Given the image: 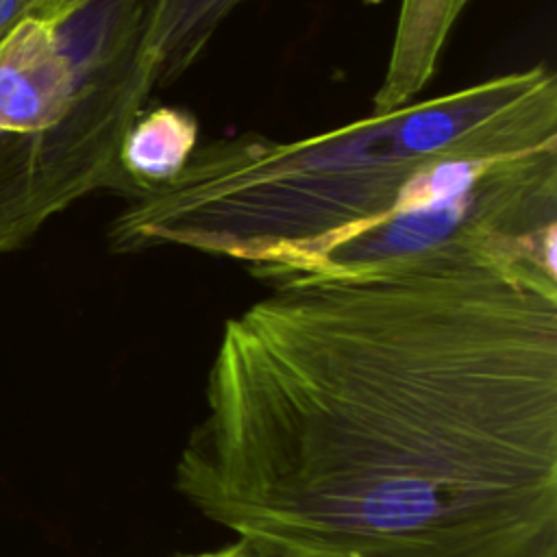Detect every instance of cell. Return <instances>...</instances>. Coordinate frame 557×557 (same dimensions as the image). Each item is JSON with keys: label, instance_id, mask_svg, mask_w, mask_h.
<instances>
[{"label": "cell", "instance_id": "9c48e42d", "mask_svg": "<svg viewBox=\"0 0 557 557\" xmlns=\"http://www.w3.org/2000/svg\"><path fill=\"white\" fill-rule=\"evenodd\" d=\"M81 0H0V41L26 20H57Z\"/></svg>", "mask_w": 557, "mask_h": 557}, {"label": "cell", "instance_id": "3957f363", "mask_svg": "<svg viewBox=\"0 0 557 557\" xmlns=\"http://www.w3.org/2000/svg\"><path fill=\"white\" fill-rule=\"evenodd\" d=\"M420 268H492L557 281V146L498 159L453 194L374 222L272 287Z\"/></svg>", "mask_w": 557, "mask_h": 557}, {"label": "cell", "instance_id": "ba28073f", "mask_svg": "<svg viewBox=\"0 0 557 557\" xmlns=\"http://www.w3.org/2000/svg\"><path fill=\"white\" fill-rule=\"evenodd\" d=\"M198 146L194 113L178 107L141 111L124 135L120 170L128 183V196L154 189L172 181Z\"/></svg>", "mask_w": 557, "mask_h": 557}, {"label": "cell", "instance_id": "277c9868", "mask_svg": "<svg viewBox=\"0 0 557 557\" xmlns=\"http://www.w3.org/2000/svg\"><path fill=\"white\" fill-rule=\"evenodd\" d=\"M98 187L100 168L63 124L41 133L0 128V250L20 248L48 218Z\"/></svg>", "mask_w": 557, "mask_h": 557}, {"label": "cell", "instance_id": "8992f818", "mask_svg": "<svg viewBox=\"0 0 557 557\" xmlns=\"http://www.w3.org/2000/svg\"><path fill=\"white\" fill-rule=\"evenodd\" d=\"M468 0H400L396 33L372 113L400 109L426 87Z\"/></svg>", "mask_w": 557, "mask_h": 557}, {"label": "cell", "instance_id": "30bf717a", "mask_svg": "<svg viewBox=\"0 0 557 557\" xmlns=\"http://www.w3.org/2000/svg\"><path fill=\"white\" fill-rule=\"evenodd\" d=\"M176 557H270V555L244 540H235L215 550H202V553H189V555H176Z\"/></svg>", "mask_w": 557, "mask_h": 557}, {"label": "cell", "instance_id": "52a82bcc", "mask_svg": "<svg viewBox=\"0 0 557 557\" xmlns=\"http://www.w3.org/2000/svg\"><path fill=\"white\" fill-rule=\"evenodd\" d=\"M244 0H144L139 57L157 87L174 83Z\"/></svg>", "mask_w": 557, "mask_h": 557}, {"label": "cell", "instance_id": "8fae6325", "mask_svg": "<svg viewBox=\"0 0 557 557\" xmlns=\"http://www.w3.org/2000/svg\"><path fill=\"white\" fill-rule=\"evenodd\" d=\"M270 557H292V555H270Z\"/></svg>", "mask_w": 557, "mask_h": 557}, {"label": "cell", "instance_id": "7a4b0ae2", "mask_svg": "<svg viewBox=\"0 0 557 557\" xmlns=\"http://www.w3.org/2000/svg\"><path fill=\"white\" fill-rule=\"evenodd\" d=\"M546 146L557 78L533 65L296 141L244 133L196 146L172 181L131 196L107 237L113 252L181 246L246 261L272 285L389 215L426 165Z\"/></svg>", "mask_w": 557, "mask_h": 557}, {"label": "cell", "instance_id": "6da1fadb", "mask_svg": "<svg viewBox=\"0 0 557 557\" xmlns=\"http://www.w3.org/2000/svg\"><path fill=\"white\" fill-rule=\"evenodd\" d=\"M174 487L268 555H555L557 281L274 287L226 320Z\"/></svg>", "mask_w": 557, "mask_h": 557}, {"label": "cell", "instance_id": "5b68a950", "mask_svg": "<svg viewBox=\"0 0 557 557\" xmlns=\"http://www.w3.org/2000/svg\"><path fill=\"white\" fill-rule=\"evenodd\" d=\"M139 59L135 52L98 76H81L63 52L52 22L26 20L0 41V128H54L81 100Z\"/></svg>", "mask_w": 557, "mask_h": 557}]
</instances>
